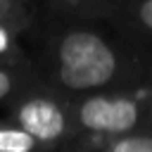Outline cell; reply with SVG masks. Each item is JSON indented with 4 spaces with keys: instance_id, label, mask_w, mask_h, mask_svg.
<instances>
[{
    "instance_id": "cell-1",
    "label": "cell",
    "mask_w": 152,
    "mask_h": 152,
    "mask_svg": "<svg viewBox=\"0 0 152 152\" xmlns=\"http://www.w3.org/2000/svg\"><path fill=\"white\" fill-rule=\"evenodd\" d=\"M26 40L36 76L69 97L152 81V45L97 17L62 12L43 0Z\"/></svg>"
},
{
    "instance_id": "cell-2",
    "label": "cell",
    "mask_w": 152,
    "mask_h": 152,
    "mask_svg": "<svg viewBox=\"0 0 152 152\" xmlns=\"http://www.w3.org/2000/svg\"><path fill=\"white\" fill-rule=\"evenodd\" d=\"M150 93L152 81H142L71 97V114L76 131V140L71 147L93 145L124 133L145 131Z\"/></svg>"
},
{
    "instance_id": "cell-3",
    "label": "cell",
    "mask_w": 152,
    "mask_h": 152,
    "mask_svg": "<svg viewBox=\"0 0 152 152\" xmlns=\"http://www.w3.org/2000/svg\"><path fill=\"white\" fill-rule=\"evenodd\" d=\"M2 116L19 124L50 152H66L76 140L71 97L40 81L36 71L2 104Z\"/></svg>"
},
{
    "instance_id": "cell-4",
    "label": "cell",
    "mask_w": 152,
    "mask_h": 152,
    "mask_svg": "<svg viewBox=\"0 0 152 152\" xmlns=\"http://www.w3.org/2000/svg\"><path fill=\"white\" fill-rule=\"evenodd\" d=\"M90 17L116 26L138 43L152 45V0H102Z\"/></svg>"
},
{
    "instance_id": "cell-5",
    "label": "cell",
    "mask_w": 152,
    "mask_h": 152,
    "mask_svg": "<svg viewBox=\"0 0 152 152\" xmlns=\"http://www.w3.org/2000/svg\"><path fill=\"white\" fill-rule=\"evenodd\" d=\"M43 0H0V21L17 28L24 38L40 19Z\"/></svg>"
},
{
    "instance_id": "cell-6",
    "label": "cell",
    "mask_w": 152,
    "mask_h": 152,
    "mask_svg": "<svg viewBox=\"0 0 152 152\" xmlns=\"http://www.w3.org/2000/svg\"><path fill=\"white\" fill-rule=\"evenodd\" d=\"M66 152H152V131H135V133H124L102 142L93 145H76Z\"/></svg>"
},
{
    "instance_id": "cell-7",
    "label": "cell",
    "mask_w": 152,
    "mask_h": 152,
    "mask_svg": "<svg viewBox=\"0 0 152 152\" xmlns=\"http://www.w3.org/2000/svg\"><path fill=\"white\" fill-rule=\"evenodd\" d=\"M0 152H50L12 119H0Z\"/></svg>"
},
{
    "instance_id": "cell-8",
    "label": "cell",
    "mask_w": 152,
    "mask_h": 152,
    "mask_svg": "<svg viewBox=\"0 0 152 152\" xmlns=\"http://www.w3.org/2000/svg\"><path fill=\"white\" fill-rule=\"evenodd\" d=\"M24 36L10 24L0 21V64L5 66H26L31 64L28 48H24Z\"/></svg>"
},
{
    "instance_id": "cell-9",
    "label": "cell",
    "mask_w": 152,
    "mask_h": 152,
    "mask_svg": "<svg viewBox=\"0 0 152 152\" xmlns=\"http://www.w3.org/2000/svg\"><path fill=\"white\" fill-rule=\"evenodd\" d=\"M31 76H33L31 64H26V66H5V64H0V104H5Z\"/></svg>"
},
{
    "instance_id": "cell-10",
    "label": "cell",
    "mask_w": 152,
    "mask_h": 152,
    "mask_svg": "<svg viewBox=\"0 0 152 152\" xmlns=\"http://www.w3.org/2000/svg\"><path fill=\"white\" fill-rule=\"evenodd\" d=\"M100 2L102 0H45V5H50L55 10L74 12V14H86V17H90L100 7Z\"/></svg>"
},
{
    "instance_id": "cell-11",
    "label": "cell",
    "mask_w": 152,
    "mask_h": 152,
    "mask_svg": "<svg viewBox=\"0 0 152 152\" xmlns=\"http://www.w3.org/2000/svg\"><path fill=\"white\" fill-rule=\"evenodd\" d=\"M147 128L152 131V93H150V102H147Z\"/></svg>"
}]
</instances>
